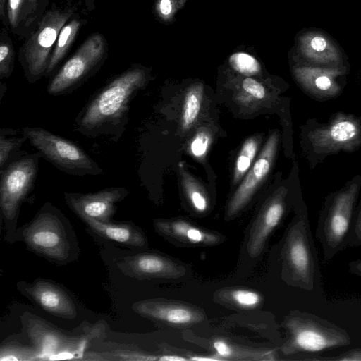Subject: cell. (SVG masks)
Here are the masks:
<instances>
[{"label":"cell","instance_id":"cell-33","mask_svg":"<svg viewBox=\"0 0 361 361\" xmlns=\"http://www.w3.org/2000/svg\"><path fill=\"white\" fill-rule=\"evenodd\" d=\"M13 55L11 47L6 44L0 46V76L8 78L12 71Z\"/></svg>","mask_w":361,"mask_h":361},{"label":"cell","instance_id":"cell-20","mask_svg":"<svg viewBox=\"0 0 361 361\" xmlns=\"http://www.w3.org/2000/svg\"><path fill=\"white\" fill-rule=\"evenodd\" d=\"M295 75L309 91L322 97H330L338 92V87L331 74L310 68H298Z\"/></svg>","mask_w":361,"mask_h":361},{"label":"cell","instance_id":"cell-7","mask_svg":"<svg viewBox=\"0 0 361 361\" xmlns=\"http://www.w3.org/2000/svg\"><path fill=\"white\" fill-rule=\"evenodd\" d=\"M23 240L32 251L58 262L68 259L71 245L59 212L45 204L23 230Z\"/></svg>","mask_w":361,"mask_h":361},{"label":"cell","instance_id":"cell-19","mask_svg":"<svg viewBox=\"0 0 361 361\" xmlns=\"http://www.w3.org/2000/svg\"><path fill=\"white\" fill-rule=\"evenodd\" d=\"M154 226L163 235L188 243L212 245L219 241V236L181 220H157Z\"/></svg>","mask_w":361,"mask_h":361},{"label":"cell","instance_id":"cell-18","mask_svg":"<svg viewBox=\"0 0 361 361\" xmlns=\"http://www.w3.org/2000/svg\"><path fill=\"white\" fill-rule=\"evenodd\" d=\"M283 213L284 204L279 200L271 202L265 209L251 231L247 243V251L251 257L260 254L268 236L279 224Z\"/></svg>","mask_w":361,"mask_h":361},{"label":"cell","instance_id":"cell-42","mask_svg":"<svg viewBox=\"0 0 361 361\" xmlns=\"http://www.w3.org/2000/svg\"><path fill=\"white\" fill-rule=\"evenodd\" d=\"M6 87H1V91H0V93H1L0 99H1V100L2 99L4 93L6 92Z\"/></svg>","mask_w":361,"mask_h":361},{"label":"cell","instance_id":"cell-6","mask_svg":"<svg viewBox=\"0 0 361 361\" xmlns=\"http://www.w3.org/2000/svg\"><path fill=\"white\" fill-rule=\"evenodd\" d=\"M23 134L41 157L72 176H97L103 170L80 146L40 127L23 128Z\"/></svg>","mask_w":361,"mask_h":361},{"label":"cell","instance_id":"cell-32","mask_svg":"<svg viewBox=\"0 0 361 361\" xmlns=\"http://www.w3.org/2000/svg\"><path fill=\"white\" fill-rule=\"evenodd\" d=\"M185 186L194 208L198 212L205 211L207 208V200L204 195L189 179L185 181Z\"/></svg>","mask_w":361,"mask_h":361},{"label":"cell","instance_id":"cell-9","mask_svg":"<svg viewBox=\"0 0 361 361\" xmlns=\"http://www.w3.org/2000/svg\"><path fill=\"white\" fill-rule=\"evenodd\" d=\"M105 52L103 37H89L50 81L47 92L53 96L68 94L82 82L100 62Z\"/></svg>","mask_w":361,"mask_h":361},{"label":"cell","instance_id":"cell-30","mask_svg":"<svg viewBox=\"0 0 361 361\" xmlns=\"http://www.w3.org/2000/svg\"><path fill=\"white\" fill-rule=\"evenodd\" d=\"M186 0H157L156 12L164 21H171L176 13L180 9Z\"/></svg>","mask_w":361,"mask_h":361},{"label":"cell","instance_id":"cell-1","mask_svg":"<svg viewBox=\"0 0 361 361\" xmlns=\"http://www.w3.org/2000/svg\"><path fill=\"white\" fill-rule=\"evenodd\" d=\"M147 79V71L137 66L114 78L79 113L75 119L77 130L90 137L110 135L118 139L128 122L130 103Z\"/></svg>","mask_w":361,"mask_h":361},{"label":"cell","instance_id":"cell-22","mask_svg":"<svg viewBox=\"0 0 361 361\" xmlns=\"http://www.w3.org/2000/svg\"><path fill=\"white\" fill-rule=\"evenodd\" d=\"M39 353L35 347L15 341L2 344L0 348V361L39 360Z\"/></svg>","mask_w":361,"mask_h":361},{"label":"cell","instance_id":"cell-23","mask_svg":"<svg viewBox=\"0 0 361 361\" xmlns=\"http://www.w3.org/2000/svg\"><path fill=\"white\" fill-rule=\"evenodd\" d=\"M202 95V85H195L191 87L185 97L183 126L184 128H189L197 118L201 108Z\"/></svg>","mask_w":361,"mask_h":361},{"label":"cell","instance_id":"cell-16","mask_svg":"<svg viewBox=\"0 0 361 361\" xmlns=\"http://www.w3.org/2000/svg\"><path fill=\"white\" fill-rule=\"evenodd\" d=\"M25 328L32 346L39 353L40 360H51L69 345L73 337L35 315L27 317Z\"/></svg>","mask_w":361,"mask_h":361},{"label":"cell","instance_id":"cell-24","mask_svg":"<svg viewBox=\"0 0 361 361\" xmlns=\"http://www.w3.org/2000/svg\"><path fill=\"white\" fill-rule=\"evenodd\" d=\"M37 8V0H8L7 15L11 26L16 28Z\"/></svg>","mask_w":361,"mask_h":361},{"label":"cell","instance_id":"cell-35","mask_svg":"<svg viewBox=\"0 0 361 361\" xmlns=\"http://www.w3.org/2000/svg\"><path fill=\"white\" fill-rule=\"evenodd\" d=\"M242 87L244 90L256 99H261L265 97L264 86L252 78H245L242 82Z\"/></svg>","mask_w":361,"mask_h":361},{"label":"cell","instance_id":"cell-41","mask_svg":"<svg viewBox=\"0 0 361 361\" xmlns=\"http://www.w3.org/2000/svg\"><path fill=\"white\" fill-rule=\"evenodd\" d=\"M6 1H8V0H0V13H1V18H4L5 16L4 7H5Z\"/></svg>","mask_w":361,"mask_h":361},{"label":"cell","instance_id":"cell-34","mask_svg":"<svg viewBox=\"0 0 361 361\" xmlns=\"http://www.w3.org/2000/svg\"><path fill=\"white\" fill-rule=\"evenodd\" d=\"M359 246H361V204L355 213L348 243V247Z\"/></svg>","mask_w":361,"mask_h":361},{"label":"cell","instance_id":"cell-40","mask_svg":"<svg viewBox=\"0 0 361 361\" xmlns=\"http://www.w3.org/2000/svg\"><path fill=\"white\" fill-rule=\"evenodd\" d=\"M189 360H199V361H203V360H206V361H209V360H219V359H216V358H213V357H192L190 358H189Z\"/></svg>","mask_w":361,"mask_h":361},{"label":"cell","instance_id":"cell-26","mask_svg":"<svg viewBox=\"0 0 361 361\" xmlns=\"http://www.w3.org/2000/svg\"><path fill=\"white\" fill-rule=\"evenodd\" d=\"M27 138L23 137H8V135L0 130V169L17 152Z\"/></svg>","mask_w":361,"mask_h":361},{"label":"cell","instance_id":"cell-3","mask_svg":"<svg viewBox=\"0 0 361 361\" xmlns=\"http://www.w3.org/2000/svg\"><path fill=\"white\" fill-rule=\"evenodd\" d=\"M286 278L293 285L307 291L322 288L317 251L306 216L289 228L283 247Z\"/></svg>","mask_w":361,"mask_h":361},{"label":"cell","instance_id":"cell-5","mask_svg":"<svg viewBox=\"0 0 361 361\" xmlns=\"http://www.w3.org/2000/svg\"><path fill=\"white\" fill-rule=\"evenodd\" d=\"M40 157L38 152H18L0 169V207L6 226H14L21 204L34 188Z\"/></svg>","mask_w":361,"mask_h":361},{"label":"cell","instance_id":"cell-28","mask_svg":"<svg viewBox=\"0 0 361 361\" xmlns=\"http://www.w3.org/2000/svg\"><path fill=\"white\" fill-rule=\"evenodd\" d=\"M102 353L106 355L104 356L108 360H159V357L143 353L128 345L118 346L114 350Z\"/></svg>","mask_w":361,"mask_h":361},{"label":"cell","instance_id":"cell-4","mask_svg":"<svg viewBox=\"0 0 361 361\" xmlns=\"http://www.w3.org/2000/svg\"><path fill=\"white\" fill-rule=\"evenodd\" d=\"M358 190L356 184L351 185L330 197L321 210L315 236L322 250L324 264L348 247Z\"/></svg>","mask_w":361,"mask_h":361},{"label":"cell","instance_id":"cell-36","mask_svg":"<svg viewBox=\"0 0 361 361\" xmlns=\"http://www.w3.org/2000/svg\"><path fill=\"white\" fill-rule=\"evenodd\" d=\"M209 138L204 132H200L191 142L190 149L195 157L204 155L209 145Z\"/></svg>","mask_w":361,"mask_h":361},{"label":"cell","instance_id":"cell-17","mask_svg":"<svg viewBox=\"0 0 361 361\" xmlns=\"http://www.w3.org/2000/svg\"><path fill=\"white\" fill-rule=\"evenodd\" d=\"M78 216L93 232L109 240L132 247H142L147 245L143 233L131 222H103L85 215Z\"/></svg>","mask_w":361,"mask_h":361},{"label":"cell","instance_id":"cell-31","mask_svg":"<svg viewBox=\"0 0 361 361\" xmlns=\"http://www.w3.org/2000/svg\"><path fill=\"white\" fill-rule=\"evenodd\" d=\"M231 298L235 304L244 307H255L261 300L260 296L256 292L243 289L233 290Z\"/></svg>","mask_w":361,"mask_h":361},{"label":"cell","instance_id":"cell-11","mask_svg":"<svg viewBox=\"0 0 361 361\" xmlns=\"http://www.w3.org/2000/svg\"><path fill=\"white\" fill-rule=\"evenodd\" d=\"M18 290L49 313L66 319H73L75 305L67 292L56 283L37 279L32 283H20Z\"/></svg>","mask_w":361,"mask_h":361},{"label":"cell","instance_id":"cell-13","mask_svg":"<svg viewBox=\"0 0 361 361\" xmlns=\"http://www.w3.org/2000/svg\"><path fill=\"white\" fill-rule=\"evenodd\" d=\"M132 308L142 317L173 325H189L204 318L200 311L192 307L159 299L139 301Z\"/></svg>","mask_w":361,"mask_h":361},{"label":"cell","instance_id":"cell-37","mask_svg":"<svg viewBox=\"0 0 361 361\" xmlns=\"http://www.w3.org/2000/svg\"><path fill=\"white\" fill-rule=\"evenodd\" d=\"M213 347L219 356L223 357H228L232 355V348L228 343L223 341H215L213 343Z\"/></svg>","mask_w":361,"mask_h":361},{"label":"cell","instance_id":"cell-8","mask_svg":"<svg viewBox=\"0 0 361 361\" xmlns=\"http://www.w3.org/2000/svg\"><path fill=\"white\" fill-rule=\"evenodd\" d=\"M71 15V11L56 10L43 16L24 49L23 65L29 82H35L46 73L51 49Z\"/></svg>","mask_w":361,"mask_h":361},{"label":"cell","instance_id":"cell-2","mask_svg":"<svg viewBox=\"0 0 361 361\" xmlns=\"http://www.w3.org/2000/svg\"><path fill=\"white\" fill-rule=\"evenodd\" d=\"M284 325L288 338L283 351L287 355L317 353L351 343V337L345 329L314 314L293 312L287 317Z\"/></svg>","mask_w":361,"mask_h":361},{"label":"cell","instance_id":"cell-15","mask_svg":"<svg viewBox=\"0 0 361 361\" xmlns=\"http://www.w3.org/2000/svg\"><path fill=\"white\" fill-rule=\"evenodd\" d=\"M360 135L361 127L355 121L340 116L327 126L315 130L311 140L317 149L333 152L352 148Z\"/></svg>","mask_w":361,"mask_h":361},{"label":"cell","instance_id":"cell-21","mask_svg":"<svg viewBox=\"0 0 361 361\" xmlns=\"http://www.w3.org/2000/svg\"><path fill=\"white\" fill-rule=\"evenodd\" d=\"M80 26V21L73 20L62 27L57 38L55 48L50 56L46 75H49L65 56L74 41Z\"/></svg>","mask_w":361,"mask_h":361},{"label":"cell","instance_id":"cell-14","mask_svg":"<svg viewBox=\"0 0 361 361\" xmlns=\"http://www.w3.org/2000/svg\"><path fill=\"white\" fill-rule=\"evenodd\" d=\"M278 142V135L273 133L249 173L234 193L228 208V216L238 213L248 202L254 191L269 171Z\"/></svg>","mask_w":361,"mask_h":361},{"label":"cell","instance_id":"cell-10","mask_svg":"<svg viewBox=\"0 0 361 361\" xmlns=\"http://www.w3.org/2000/svg\"><path fill=\"white\" fill-rule=\"evenodd\" d=\"M129 194L125 188H110L93 193L64 192L68 207L78 216L85 215L99 221L109 222L116 204Z\"/></svg>","mask_w":361,"mask_h":361},{"label":"cell","instance_id":"cell-38","mask_svg":"<svg viewBox=\"0 0 361 361\" xmlns=\"http://www.w3.org/2000/svg\"><path fill=\"white\" fill-rule=\"evenodd\" d=\"M348 268L350 274L361 277V258L350 262Z\"/></svg>","mask_w":361,"mask_h":361},{"label":"cell","instance_id":"cell-39","mask_svg":"<svg viewBox=\"0 0 361 361\" xmlns=\"http://www.w3.org/2000/svg\"><path fill=\"white\" fill-rule=\"evenodd\" d=\"M188 359L185 358L183 357L178 356V355H162L161 357H159V360L161 361H183V360H188Z\"/></svg>","mask_w":361,"mask_h":361},{"label":"cell","instance_id":"cell-12","mask_svg":"<svg viewBox=\"0 0 361 361\" xmlns=\"http://www.w3.org/2000/svg\"><path fill=\"white\" fill-rule=\"evenodd\" d=\"M118 267L126 275L143 279L158 277H178L183 269L171 259L155 253H139L123 257Z\"/></svg>","mask_w":361,"mask_h":361},{"label":"cell","instance_id":"cell-29","mask_svg":"<svg viewBox=\"0 0 361 361\" xmlns=\"http://www.w3.org/2000/svg\"><path fill=\"white\" fill-rule=\"evenodd\" d=\"M304 52L311 58L326 60L329 56V43L324 37L316 35L306 39L303 45Z\"/></svg>","mask_w":361,"mask_h":361},{"label":"cell","instance_id":"cell-25","mask_svg":"<svg viewBox=\"0 0 361 361\" xmlns=\"http://www.w3.org/2000/svg\"><path fill=\"white\" fill-rule=\"evenodd\" d=\"M257 150V142L252 137L243 144L236 159L233 182L236 183L250 168Z\"/></svg>","mask_w":361,"mask_h":361},{"label":"cell","instance_id":"cell-27","mask_svg":"<svg viewBox=\"0 0 361 361\" xmlns=\"http://www.w3.org/2000/svg\"><path fill=\"white\" fill-rule=\"evenodd\" d=\"M229 63L233 69L246 75H256L261 71L259 61L252 56L244 52H237L231 55Z\"/></svg>","mask_w":361,"mask_h":361}]
</instances>
